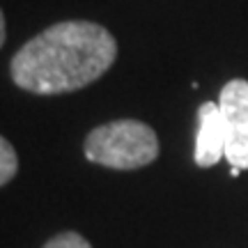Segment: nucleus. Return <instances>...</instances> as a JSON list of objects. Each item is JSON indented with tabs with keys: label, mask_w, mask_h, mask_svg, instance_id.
I'll return each mask as SVG.
<instances>
[{
	"label": "nucleus",
	"mask_w": 248,
	"mask_h": 248,
	"mask_svg": "<svg viewBox=\"0 0 248 248\" xmlns=\"http://www.w3.org/2000/svg\"><path fill=\"white\" fill-rule=\"evenodd\" d=\"M117 58L115 37L92 21H62L12 58V80L32 94H64L99 80Z\"/></svg>",
	"instance_id": "obj_1"
},
{
	"label": "nucleus",
	"mask_w": 248,
	"mask_h": 248,
	"mask_svg": "<svg viewBox=\"0 0 248 248\" xmlns=\"http://www.w3.org/2000/svg\"><path fill=\"white\" fill-rule=\"evenodd\" d=\"M85 159L113 170H138L159 156V138L140 120H115L92 129L85 138Z\"/></svg>",
	"instance_id": "obj_2"
},
{
	"label": "nucleus",
	"mask_w": 248,
	"mask_h": 248,
	"mask_svg": "<svg viewBox=\"0 0 248 248\" xmlns=\"http://www.w3.org/2000/svg\"><path fill=\"white\" fill-rule=\"evenodd\" d=\"M225 129V159L232 168L248 170V80L225 83L218 97Z\"/></svg>",
	"instance_id": "obj_3"
},
{
	"label": "nucleus",
	"mask_w": 248,
	"mask_h": 248,
	"mask_svg": "<svg viewBox=\"0 0 248 248\" xmlns=\"http://www.w3.org/2000/svg\"><path fill=\"white\" fill-rule=\"evenodd\" d=\"M221 156H225V129L218 104L204 101L198 108V136H195L193 159L200 168L216 166Z\"/></svg>",
	"instance_id": "obj_4"
},
{
	"label": "nucleus",
	"mask_w": 248,
	"mask_h": 248,
	"mask_svg": "<svg viewBox=\"0 0 248 248\" xmlns=\"http://www.w3.org/2000/svg\"><path fill=\"white\" fill-rule=\"evenodd\" d=\"M16 172H18L16 150L12 147V142H9L7 138L0 136V186H5L7 182H12Z\"/></svg>",
	"instance_id": "obj_5"
},
{
	"label": "nucleus",
	"mask_w": 248,
	"mask_h": 248,
	"mask_svg": "<svg viewBox=\"0 0 248 248\" xmlns=\"http://www.w3.org/2000/svg\"><path fill=\"white\" fill-rule=\"evenodd\" d=\"M42 248H92L83 234L74 230H67V232H60V234H55L53 239H48Z\"/></svg>",
	"instance_id": "obj_6"
},
{
	"label": "nucleus",
	"mask_w": 248,
	"mask_h": 248,
	"mask_svg": "<svg viewBox=\"0 0 248 248\" xmlns=\"http://www.w3.org/2000/svg\"><path fill=\"white\" fill-rule=\"evenodd\" d=\"M5 44V16H2V9H0V46Z\"/></svg>",
	"instance_id": "obj_7"
},
{
	"label": "nucleus",
	"mask_w": 248,
	"mask_h": 248,
	"mask_svg": "<svg viewBox=\"0 0 248 248\" xmlns=\"http://www.w3.org/2000/svg\"><path fill=\"white\" fill-rule=\"evenodd\" d=\"M239 172H241L239 168H232V170H230V175H232V177H239Z\"/></svg>",
	"instance_id": "obj_8"
}]
</instances>
